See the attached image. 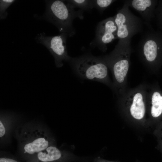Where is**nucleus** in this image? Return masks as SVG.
Segmentation results:
<instances>
[{"mask_svg":"<svg viewBox=\"0 0 162 162\" xmlns=\"http://www.w3.org/2000/svg\"><path fill=\"white\" fill-rule=\"evenodd\" d=\"M46 10L43 18L56 26L61 33L72 36L75 34L73 26L74 20L83 18L81 11H76L67 1L45 0Z\"/></svg>","mask_w":162,"mask_h":162,"instance_id":"nucleus-1","label":"nucleus"},{"mask_svg":"<svg viewBox=\"0 0 162 162\" xmlns=\"http://www.w3.org/2000/svg\"><path fill=\"white\" fill-rule=\"evenodd\" d=\"M69 62L80 77L107 83L108 68L103 59L88 55L78 58L71 57Z\"/></svg>","mask_w":162,"mask_h":162,"instance_id":"nucleus-2","label":"nucleus"},{"mask_svg":"<svg viewBox=\"0 0 162 162\" xmlns=\"http://www.w3.org/2000/svg\"><path fill=\"white\" fill-rule=\"evenodd\" d=\"M138 50L146 61L156 69L162 65V32L151 28L141 37Z\"/></svg>","mask_w":162,"mask_h":162,"instance_id":"nucleus-3","label":"nucleus"},{"mask_svg":"<svg viewBox=\"0 0 162 162\" xmlns=\"http://www.w3.org/2000/svg\"><path fill=\"white\" fill-rule=\"evenodd\" d=\"M113 17L119 40H131L133 36L143 31L144 22L130 11L126 1Z\"/></svg>","mask_w":162,"mask_h":162,"instance_id":"nucleus-4","label":"nucleus"},{"mask_svg":"<svg viewBox=\"0 0 162 162\" xmlns=\"http://www.w3.org/2000/svg\"><path fill=\"white\" fill-rule=\"evenodd\" d=\"M64 34L53 36H47L44 32L38 34L35 38L37 42L44 46L53 57L56 65L62 67L63 62L69 61L71 57L68 54L66 38Z\"/></svg>","mask_w":162,"mask_h":162,"instance_id":"nucleus-5","label":"nucleus"},{"mask_svg":"<svg viewBox=\"0 0 162 162\" xmlns=\"http://www.w3.org/2000/svg\"><path fill=\"white\" fill-rule=\"evenodd\" d=\"M117 38V28L113 17L99 23L94 42L101 51L105 52L107 50L106 45Z\"/></svg>","mask_w":162,"mask_h":162,"instance_id":"nucleus-6","label":"nucleus"},{"mask_svg":"<svg viewBox=\"0 0 162 162\" xmlns=\"http://www.w3.org/2000/svg\"><path fill=\"white\" fill-rule=\"evenodd\" d=\"M36 162H89V158L80 157L74 154L61 151L55 146H49L35 156Z\"/></svg>","mask_w":162,"mask_h":162,"instance_id":"nucleus-7","label":"nucleus"},{"mask_svg":"<svg viewBox=\"0 0 162 162\" xmlns=\"http://www.w3.org/2000/svg\"><path fill=\"white\" fill-rule=\"evenodd\" d=\"M106 63L112 70L116 84L123 83L129 70V57L117 55L108 60Z\"/></svg>","mask_w":162,"mask_h":162,"instance_id":"nucleus-8","label":"nucleus"},{"mask_svg":"<svg viewBox=\"0 0 162 162\" xmlns=\"http://www.w3.org/2000/svg\"><path fill=\"white\" fill-rule=\"evenodd\" d=\"M129 7L135 10L145 20L148 26L149 23L155 18V11L158 0H131L126 1Z\"/></svg>","mask_w":162,"mask_h":162,"instance_id":"nucleus-9","label":"nucleus"},{"mask_svg":"<svg viewBox=\"0 0 162 162\" xmlns=\"http://www.w3.org/2000/svg\"><path fill=\"white\" fill-rule=\"evenodd\" d=\"M50 143V140L45 136L36 137L27 141L25 144L23 152L28 156H35L49 146Z\"/></svg>","mask_w":162,"mask_h":162,"instance_id":"nucleus-10","label":"nucleus"},{"mask_svg":"<svg viewBox=\"0 0 162 162\" xmlns=\"http://www.w3.org/2000/svg\"><path fill=\"white\" fill-rule=\"evenodd\" d=\"M130 111L131 115L135 119L140 120L144 117L145 107L142 95L140 92L134 95Z\"/></svg>","mask_w":162,"mask_h":162,"instance_id":"nucleus-11","label":"nucleus"},{"mask_svg":"<svg viewBox=\"0 0 162 162\" xmlns=\"http://www.w3.org/2000/svg\"><path fill=\"white\" fill-rule=\"evenodd\" d=\"M151 113L153 117H159L162 114V92L155 90L151 97Z\"/></svg>","mask_w":162,"mask_h":162,"instance_id":"nucleus-12","label":"nucleus"},{"mask_svg":"<svg viewBox=\"0 0 162 162\" xmlns=\"http://www.w3.org/2000/svg\"><path fill=\"white\" fill-rule=\"evenodd\" d=\"M74 8L77 7L83 9L92 8L94 6V1L85 0H67Z\"/></svg>","mask_w":162,"mask_h":162,"instance_id":"nucleus-13","label":"nucleus"},{"mask_svg":"<svg viewBox=\"0 0 162 162\" xmlns=\"http://www.w3.org/2000/svg\"><path fill=\"white\" fill-rule=\"evenodd\" d=\"M15 1L14 0H0V19L3 20L6 18L8 13V8Z\"/></svg>","mask_w":162,"mask_h":162,"instance_id":"nucleus-14","label":"nucleus"},{"mask_svg":"<svg viewBox=\"0 0 162 162\" xmlns=\"http://www.w3.org/2000/svg\"><path fill=\"white\" fill-rule=\"evenodd\" d=\"M155 16L157 26L162 32V0H158L155 11Z\"/></svg>","mask_w":162,"mask_h":162,"instance_id":"nucleus-15","label":"nucleus"},{"mask_svg":"<svg viewBox=\"0 0 162 162\" xmlns=\"http://www.w3.org/2000/svg\"><path fill=\"white\" fill-rule=\"evenodd\" d=\"M115 1L112 0H97L94 1V6L101 10H104Z\"/></svg>","mask_w":162,"mask_h":162,"instance_id":"nucleus-16","label":"nucleus"},{"mask_svg":"<svg viewBox=\"0 0 162 162\" xmlns=\"http://www.w3.org/2000/svg\"><path fill=\"white\" fill-rule=\"evenodd\" d=\"M6 129L1 120L0 121V137H2L5 134Z\"/></svg>","mask_w":162,"mask_h":162,"instance_id":"nucleus-17","label":"nucleus"},{"mask_svg":"<svg viewBox=\"0 0 162 162\" xmlns=\"http://www.w3.org/2000/svg\"><path fill=\"white\" fill-rule=\"evenodd\" d=\"M0 162H19L14 159L9 158H0Z\"/></svg>","mask_w":162,"mask_h":162,"instance_id":"nucleus-18","label":"nucleus"},{"mask_svg":"<svg viewBox=\"0 0 162 162\" xmlns=\"http://www.w3.org/2000/svg\"><path fill=\"white\" fill-rule=\"evenodd\" d=\"M93 161L94 162H114L106 160L101 158L100 157L95 158L93 159Z\"/></svg>","mask_w":162,"mask_h":162,"instance_id":"nucleus-19","label":"nucleus"}]
</instances>
